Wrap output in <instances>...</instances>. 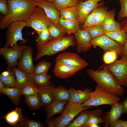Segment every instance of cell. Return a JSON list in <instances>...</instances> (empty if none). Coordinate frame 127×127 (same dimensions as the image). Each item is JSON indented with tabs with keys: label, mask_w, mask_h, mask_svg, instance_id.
<instances>
[{
	"label": "cell",
	"mask_w": 127,
	"mask_h": 127,
	"mask_svg": "<svg viewBox=\"0 0 127 127\" xmlns=\"http://www.w3.org/2000/svg\"><path fill=\"white\" fill-rule=\"evenodd\" d=\"M32 0L36 1H39L42 0Z\"/></svg>",
	"instance_id": "cell-52"
},
{
	"label": "cell",
	"mask_w": 127,
	"mask_h": 127,
	"mask_svg": "<svg viewBox=\"0 0 127 127\" xmlns=\"http://www.w3.org/2000/svg\"><path fill=\"white\" fill-rule=\"evenodd\" d=\"M118 56L117 53L115 52L109 51L104 54L103 57V59L105 64H108L115 61Z\"/></svg>",
	"instance_id": "cell-43"
},
{
	"label": "cell",
	"mask_w": 127,
	"mask_h": 127,
	"mask_svg": "<svg viewBox=\"0 0 127 127\" xmlns=\"http://www.w3.org/2000/svg\"><path fill=\"white\" fill-rule=\"evenodd\" d=\"M9 68L15 74L16 81V87L21 90L28 85L38 86L34 82V75L32 73L27 72L16 66Z\"/></svg>",
	"instance_id": "cell-15"
},
{
	"label": "cell",
	"mask_w": 127,
	"mask_h": 127,
	"mask_svg": "<svg viewBox=\"0 0 127 127\" xmlns=\"http://www.w3.org/2000/svg\"><path fill=\"white\" fill-rule=\"evenodd\" d=\"M76 42V50L78 53L86 52L91 48L92 39L87 32L79 29L74 34Z\"/></svg>",
	"instance_id": "cell-14"
},
{
	"label": "cell",
	"mask_w": 127,
	"mask_h": 127,
	"mask_svg": "<svg viewBox=\"0 0 127 127\" xmlns=\"http://www.w3.org/2000/svg\"><path fill=\"white\" fill-rule=\"evenodd\" d=\"M98 124H91L90 125L89 127H100V126Z\"/></svg>",
	"instance_id": "cell-50"
},
{
	"label": "cell",
	"mask_w": 127,
	"mask_h": 127,
	"mask_svg": "<svg viewBox=\"0 0 127 127\" xmlns=\"http://www.w3.org/2000/svg\"><path fill=\"white\" fill-rule=\"evenodd\" d=\"M91 106H83L68 102L67 104L58 117L50 119L47 123L49 127H66L74 118L82 111L91 108Z\"/></svg>",
	"instance_id": "cell-4"
},
{
	"label": "cell",
	"mask_w": 127,
	"mask_h": 127,
	"mask_svg": "<svg viewBox=\"0 0 127 127\" xmlns=\"http://www.w3.org/2000/svg\"><path fill=\"white\" fill-rule=\"evenodd\" d=\"M55 64L64 65L79 69L80 70L88 66V64L78 54L65 52L56 58Z\"/></svg>",
	"instance_id": "cell-8"
},
{
	"label": "cell",
	"mask_w": 127,
	"mask_h": 127,
	"mask_svg": "<svg viewBox=\"0 0 127 127\" xmlns=\"http://www.w3.org/2000/svg\"><path fill=\"white\" fill-rule=\"evenodd\" d=\"M21 91L22 94L25 96L39 93L40 92L38 86L32 85H28L21 90Z\"/></svg>",
	"instance_id": "cell-42"
},
{
	"label": "cell",
	"mask_w": 127,
	"mask_h": 127,
	"mask_svg": "<svg viewBox=\"0 0 127 127\" xmlns=\"http://www.w3.org/2000/svg\"><path fill=\"white\" fill-rule=\"evenodd\" d=\"M49 34L53 39L61 38L65 36L67 34L63 28L58 23H52L48 27Z\"/></svg>",
	"instance_id": "cell-31"
},
{
	"label": "cell",
	"mask_w": 127,
	"mask_h": 127,
	"mask_svg": "<svg viewBox=\"0 0 127 127\" xmlns=\"http://www.w3.org/2000/svg\"><path fill=\"white\" fill-rule=\"evenodd\" d=\"M59 24L63 28L66 33L74 34L79 29V24L77 20H67L60 17Z\"/></svg>",
	"instance_id": "cell-24"
},
{
	"label": "cell",
	"mask_w": 127,
	"mask_h": 127,
	"mask_svg": "<svg viewBox=\"0 0 127 127\" xmlns=\"http://www.w3.org/2000/svg\"><path fill=\"white\" fill-rule=\"evenodd\" d=\"M38 34L36 40L37 47L44 46L50 40L53 39L49 34L48 28H45Z\"/></svg>",
	"instance_id": "cell-34"
},
{
	"label": "cell",
	"mask_w": 127,
	"mask_h": 127,
	"mask_svg": "<svg viewBox=\"0 0 127 127\" xmlns=\"http://www.w3.org/2000/svg\"><path fill=\"white\" fill-rule=\"evenodd\" d=\"M70 97L68 102L77 104H81L90 98L92 92L88 88L83 90H77L72 87L69 90Z\"/></svg>",
	"instance_id": "cell-18"
},
{
	"label": "cell",
	"mask_w": 127,
	"mask_h": 127,
	"mask_svg": "<svg viewBox=\"0 0 127 127\" xmlns=\"http://www.w3.org/2000/svg\"><path fill=\"white\" fill-rule=\"evenodd\" d=\"M120 100L119 96L109 93L97 85L94 91L91 93L89 98L81 105L83 107H96L103 105L111 106Z\"/></svg>",
	"instance_id": "cell-5"
},
{
	"label": "cell",
	"mask_w": 127,
	"mask_h": 127,
	"mask_svg": "<svg viewBox=\"0 0 127 127\" xmlns=\"http://www.w3.org/2000/svg\"><path fill=\"white\" fill-rule=\"evenodd\" d=\"M91 43L92 45L99 46L104 50L115 52L118 56H121L124 47L104 34L92 39Z\"/></svg>",
	"instance_id": "cell-10"
},
{
	"label": "cell",
	"mask_w": 127,
	"mask_h": 127,
	"mask_svg": "<svg viewBox=\"0 0 127 127\" xmlns=\"http://www.w3.org/2000/svg\"><path fill=\"white\" fill-rule=\"evenodd\" d=\"M77 14V6L66 8L60 11V17L65 20H76Z\"/></svg>",
	"instance_id": "cell-32"
},
{
	"label": "cell",
	"mask_w": 127,
	"mask_h": 127,
	"mask_svg": "<svg viewBox=\"0 0 127 127\" xmlns=\"http://www.w3.org/2000/svg\"><path fill=\"white\" fill-rule=\"evenodd\" d=\"M0 81L6 87H16V76L10 68L2 72L0 75Z\"/></svg>",
	"instance_id": "cell-26"
},
{
	"label": "cell",
	"mask_w": 127,
	"mask_h": 127,
	"mask_svg": "<svg viewBox=\"0 0 127 127\" xmlns=\"http://www.w3.org/2000/svg\"><path fill=\"white\" fill-rule=\"evenodd\" d=\"M107 66L120 85L127 87V57H121Z\"/></svg>",
	"instance_id": "cell-9"
},
{
	"label": "cell",
	"mask_w": 127,
	"mask_h": 127,
	"mask_svg": "<svg viewBox=\"0 0 127 127\" xmlns=\"http://www.w3.org/2000/svg\"><path fill=\"white\" fill-rule=\"evenodd\" d=\"M68 101L67 100L60 101L55 99L50 104L45 107L47 113L46 123L53 116L62 112Z\"/></svg>",
	"instance_id": "cell-21"
},
{
	"label": "cell",
	"mask_w": 127,
	"mask_h": 127,
	"mask_svg": "<svg viewBox=\"0 0 127 127\" xmlns=\"http://www.w3.org/2000/svg\"><path fill=\"white\" fill-rule=\"evenodd\" d=\"M81 0V1H87V0Z\"/></svg>",
	"instance_id": "cell-53"
},
{
	"label": "cell",
	"mask_w": 127,
	"mask_h": 127,
	"mask_svg": "<svg viewBox=\"0 0 127 127\" xmlns=\"http://www.w3.org/2000/svg\"><path fill=\"white\" fill-rule=\"evenodd\" d=\"M86 110L81 112L78 117L66 127H83L87 121L92 111Z\"/></svg>",
	"instance_id": "cell-27"
},
{
	"label": "cell",
	"mask_w": 127,
	"mask_h": 127,
	"mask_svg": "<svg viewBox=\"0 0 127 127\" xmlns=\"http://www.w3.org/2000/svg\"><path fill=\"white\" fill-rule=\"evenodd\" d=\"M8 14L0 21V28L4 29L16 22H26L37 7L36 1L32 0H7Z\"/></svg>",
	"instance_id": "cell-1"
},
{
	"label": "cell",
	"mask_w": 127,
	"mask_h": 127,
	"mask_svg": "<svg viewBox=\"0 0 127 127\" xmlns=\"http://www.w3.org/2000/svg\"><path fill=\"white\" fill-rule=\"evenodd\" d=\"M104 34L123 46L127 38V33L122 29L116 31L105 32Z\"/></svg>",
	"instance_id": "cell-30"
},
{
	"label": "cell",
	"mask_w": 127,
	"mask_h": 127,
	"mask_svg": "<svg viewBox=\"0 0 127 127\" xmlns=\"http://www.w3.org/2000/svg\"><path fill=\"white\" fill-rule=\"evenodd\" d=\"M39 93L43 106H48L55 100L54 95V87L50 84L47 85L38 86Z\"/></svg>",
	"instance_id": "cell-20"
},
{
	"label": "cell",
	"mask_w": 127,
	"mask_h": 127,
	"mask_svg": "<svg viewBox=\"0 0 127 127\" xmlns=\"http://www.w3.org/2000/svg\"><path fill=\"white\" fill-rule=\"evenodd\" d=\"M33 50L30 46H27L17 65L19 68L30 73H32L35 67L32 59Z\"/></svg>",
	"instance_id": "cell-16"
},
{
	"label": "cell",
	"mask_w": 127,
	"mask_h": 127,
	"mask_svg": "<svg viewBox=\"0 0 127 127\" xmlns=\"http://www.w3.org/2000/svg\"><path fill=\"white\" fill-rule=\"evenodd\" d=\"M87 75L97 83L99 87L112 94L122 96L125 93L123 87L109 70L107 65L101 70L87 69Z\"/></svg>",
	"instance_id": "cell-2"
},
{
	"label": "cell",
	"mask_w": 127,
	"mask_h": 127,
	"mask_svg": "<svg viewBox=\"0 0 127 127\" xmlns=\"http://www.w3.org/2000/svg\"><path fill=\"white\" fill-rule=\"evenodd\" d=\"M51 76L47 74L34 75L33 81L38 86L48 85L50 84Z\"/></svg>",
	"instance_id": "cell-40"
},
{
	"label": "cell",
	"mask_w": 127,
	"mask_h": 127,
	"mask_svg": "<svg viewBox=\"0 0 127 127\" xmlns=\"http://www.w3.org/2000/svg\"></svg>",
	"instance_id": "cell-54"
},
{
	"label": "cell",
	"mask_w": 127,
	"mask_h": 127,
	"mask_svg": "<svg viewBox=\"0 0 127 127\" xmlns=\"http://www.w3.org/2000/svg\"><path fill=\"white\" fill-rule=\"evenodd\" d=\"M37 6L42 8L47 16L53 23H58L60 18V11L58 10L52 2L45 0L35 1Z\"/></svg>",
	"instance_id": "cell-17"
},
{
	"label": "cell",
	"mask_w": 127,
	"mask_h": 127,
	"mask_svg": "<svg viewBox=\"0 0 127 127\" xmlns=\"http://www.w3.org/2000/svg\"><path fill=\"white\" fill-rule=\"evenodd\" d=\"M98 7L94 9L87 16L83 24L82 28L95 25V14Z\"/></svg>",
	"instance_id": "cell-41"
},
{
	"label": "cell",
	"mask_w": 127,
	"mask_h": 127,
	"mask_svg": "<svg viewBox=\"0 0 127 127\" xmlns=\"http://www.w3.org/2000/svg\"><path fill=\"white\" fill-rule=\"evenodd\" d=\"M52 23L47 17L44 10L38 6L36 7L25 22L26 26L32 28L38 34L48 28L49 25Z\"/></svg>",
	"instance_id": "cell-6"
},
{
	"label": "cell",
	"mask_w": 127,
	"mask_h": 127,
	"mask_svg": "<svg viewBox=\"0 0 127 127\" xmlns=\"http://www.w3.org/2000/svg\"><path fill=\"white\" fill-rule=\"evenodd\" d=\"M44 125L40 122L32 120L25 115L23 117L20 122L15 127H43Z\"/></svg>",
	"instance_id": "cell-38"
},
{
	"label": "cell",
	"mask_w": 127,
	"mask_h": 127,
	"mask_svg": "<svg viewBox=\"0 0 127 127\" xmlns=\"http://www.w3.org/2000/svg\"><path fill=\"white\" fill-rule=\"evenodd\" d=\"M101 5L97 7L95 14V25H102L108 12L107 9Z\"/></svg>",
	"instance_id": "cell-35"
},
{
	"label": "cell",
	"mask_w": 127,
	"mask_h": 127,
	"mask_svg": "<svg viewBox=\"0 0 127 127\" xmlns=\"http://www.w3.org/2000/svg\"><path fill=\"white\" fill-rule=\"evenodd\" d=\"M8 11L7 0H0V12L1 14L5 16L8 14Z\"/></svg>",
	"instance_id": "cell-46"
},
{
	"label": "cell",
	"mask_w": 127,
	"mask_h": 127,
	"mask_svg": "<svg viewBox=\"0 0 127 127\" xmlns=\"http://www.w3.org/2000/svg\"><path fill=\"white\" fill-rule=\"evenodd\" d=\"M121 9L118 14L119 18L120 19L127 18V0H119Z\"/></svg>",
	"instance_id": "cell-44"
},
{
	"label": "cell",
	"mask_w": 127,
	"mask_h": 127,
	"mask_svg": "<svg viewBox=\"0 0 127 127\" xmlns=\"http://www.w3.org/2000/svg\"><path fill=\"white\" fill-rule=\"evenodd\" d=\"M24 45H17L13 47L5 46L0 48V53L5 60L7 68L16 66L18 60L21 57L23 50L26 47Z\"/></svg>",
	"instance_id": "cell-11"
},
{
	"label": "cell",
	"mask_w": 127,
	"mask_h": 127,
	"mask_svg": "<svg viewBox=\"0 0 127 127\" xmlns=\"http://www.w3.org/2000/svg\"><path fill=\"white\" fill-rule=\"evenodd\" d=\"M114 9L108 11L102 26L104 32L116 31L122 29L120 23L115 19V15Z\"/></svg>",
	"instance_id": "cell-19"
},
{
	"label": "cell",
	"mask_w": 127,
	"mask_h": 127,
	"mask_svg": "<svg viewBox=\"0 0 127 127\" xmlns=\"http://www.w3.org/2000/svg\"><path fill=\"white\" fill-rule=\"evenodd\" d=\"M79 70L77 68L61 64H55L54 68L55 75L62 79L73 76Z\"/></svg>",
	"instance_id": "cell-22"
},
{
	"label": "cell",
	"mask_w": 127,
	"mask_h": 127,
	"mask_svg": "<svg viewBox=\"0 0 127 127\" xmlns=\"http://www.w3.org/2000/svg\"><path fill=\"white\" fill-rule=\"evenodd\" d=\"M5 95L11 99L14 104H18L20 102L21 93V90L16 87H6L0 92Z\"/></svg>",
	"instance_id": "cell-25"
},
{
	"label": "cell",
	"mask_w": 127,
	"mask_h": 127,
	"mask_svg": "<svg viewBox=\"0 0 127 127\" xmlns=\"http://www.w3.org/2000/svg\"><path fill=\"white\" fill-rule=\"evenodd\" d=\"M81 29L86 31L92 39L104 34V32L102 25H95Z\"/></svg>",
	"instance_id": "cell-39"
},
{
	"label": "cell",
	"mask_w": 127,
	"mask_h": 127,
	"mask_svg": "<svg viewBox=\"0 0 127 127\" xmlns=\"http://www.w3.org/2000/svg\"><path fill=\"white\" fill-rule=\"evenodd\" d=\"M111 106L110 111L104 112L102 116L104 127H111L124 113L122 103H117Z\"/></svg>",
	"instance_id": "cell-13"
},
{
	"label": "cell",
	"mask_w": 127,
	"mask_h": 127,
	"mask_svg": "<svg viewBox=\"0 0 127 127\" xmlns=\"http://www.w3.org/2000/svg\"><path fill=\"white\" fill-rule=\"evenodd\" d=\"M48 2H53L56 0H45Z\"/></svg>",
	"instance_id": "cell-51"
},
{
	"label": "cell",
	"mask_w": 127,
	"mask_h": 127,
	"mask_svg": "<svg viewBox=\"0 0 127 127\" xmlns=\"http://www.w3.org/2000/svg\"><path fill=\"white\" fill-rule=\"evenodd\" d=\"M25 26L24 21L16 22L11 24L6 31L5 46L14 47L17 45V42L19 40L23 43H26L28 40L23 38L22 33L23 29Z\"/></svg>",
	"instance_id": "cell-7"
},
{
	"label": "cell",
	"mask_w": 127,
	"mask_h": 127,
	"mask_svg": "<svg viewBox=\"0 0 127 127\" xmlns=\"http://www.w3.org/2000/svg\"><path fill=\"white\" fill-rule=\"evenodd\" d=\"M122 29L127 34V18L123 19L120 23ZM121 57H127V38L126 43L124 46L123 50Z\"/></svg>",
	"instance_id": "cell-45"
},
{
	"label": "cell",
	"mask_w": 127,
	"mask_h": 127,
	"mask_svg": "<svg viewBox=\"0 0 127 127\" xmlns=\"http://www.w3.org/2000/svg\"><path fill=\"white\" fill-rule=\"evenodd\" d=\"M122 104L123 107L124 113L127 114V97L122 103Z\"/></svg>",
	"instance_id": "cell-48"
},
{
	"label": "cell",
	"mask_w": 127,
	"mask_h": 127,
	"mask_svg": "<svg viewBox=\"0 0 127 127\" xmlns=\"http://www.w3.org/2000/svg\"><path fill=\"white\" fill-rule=\"evenodd\" d=\"M103 113L102 110L100 108L92 110L87 121L83 127H89L92 124L103 123L102 118Z\"/></svg>",
	"instance_id": "cell-28"
},
{
	"label": "cell",
	"mask_w": 127,
	"mask_h": 127,
	"mask_svg": "<svg viewBox=\"0 0 127 127\" xmlns=\"http://www.w3.org/2000/svg\"><path fill=\"white\" fill-rule=\"evenodd\" d=\"M23 116L21 109L17 107L7 113L3 118L9 124L15 127L20 122Z\"/></svg>",
	"instance_id": "cell-23"
},
{
	"label": "cell",
	"mask_w": 127,
	"mask_h": 127,
	"mask_svg": "<svg viewBox=\"0 0 127 127\" xmlns=\"http://www.w3.org/2000/svg\"><path fill=\"white\" fill-rule=\"evenodd\" d=\"M111 127H127V121L118 120Z\"/></svg>",
	"instance_id": "cell-47"
},
{
	"label": "cell",
	"mask_w": 127,
	"mask_h": 127,
	"mask_svg": "<svg viewBox=\"0 0 127 127\" xmlns=\"http://www.w3.org/2000/svg\"><path fill=\"white\" fill-rule=\"evenodd\" d=\"M102 0H87L84 1L79 0L77 6V20L79 24H83L87 16L94 9L103 4V2L98 3Z\"/></svg>",
	"instance_id": "cell-12"
},
{
	"label": "cell",
	"mask_w": 127,
	"mask_h": 127,
	"mask_svg": "<svg viewBox=\"0 0 127 127\" xmlns=\"http://www.w3.org/2000/svg\"><path fill=\"white\" fill-rule=\"evenodd\" d=\"M24 101L32 110L38 109L43 106L39 93L25 96Z\"/></svg>",
	"instance_id": "cell-29"
},
{
	"label": "cell",
	"mask_w": 127,
	"mask_h": 127,
	"mask_svg": "<svg viewBox=\"0 0 127 127\" xmlns=\"http://www.w3.org/2000/svg\"><path fill=\"white\" fill-rule=\"evenodd\" d=\"M79 0H56L52 2L59 11L68 8L77 6Z\"/></svg>",
	"instance_id": "cell-36"
},
{
	"label": "cell",
	"mask_w": 127,
	"mask_h": 127,
	"mask_svg": "<svg viewBox=\"0 0 127 127\" xmlns=\"http://www.w3.org/2000/svg\"><path fill=\"white\" fill-rule=\"evenodd\" d=\"M54 95L55 99L59 101H68L70 93L68 90L63 86H59L54 88Z\"/></svg>",
	"instance_id": "cell-33"
},
{
	"label": "cell",
	"mask_w": 127,
	"mask_h": 127,
	"mask_svg": "<svg viewBox=\"0 0 127 127\" xmlns=\"http://www.w3.org/2000/svg\"><path fill=\"white\" fill-rule=\"evenodd\" d=\"M76 45L75 36L72 35H68L61 38L52 39L44 46L37 47V53L35 60L37 61L44 56L53 55L69 47H74Z\"/></svg>",
	"instance_id": "cell-3"
},
{
	"label": "cell",
	"mask_w": 127,
	"mask_h": 127,
	"mask_svg": "<svg viewBox=\"0 0 127 127\" xmlns=\"http://www.w3.org/2000/svg\"><path fill=\"white\" fill-rule=\"evenodd\" d=\"M51 65V63L46 60L40 61L35 66L32 74L34 75L47 74Z\"/></svg>",
	"instance_id": "cell-37"
},
{
	"label": "cell",
	"mask_w": 127,
	"mask_h": 127,
	"mask_svg": "<svg viewBox=\"0 0 127 127\" xmlns=\"http://www.w3.org/2000/svg\"><path fill=\"white\" fill-rule=\"evenodd\" d=\"M5 87V86L0 81V92Z\"/></svg>",
	"instance_id": "cell-49"
}]
</instances>
